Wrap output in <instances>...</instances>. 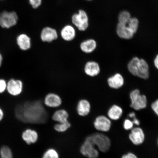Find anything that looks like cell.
<instances>
[{
  "instance_id": "36",
  "label": "cell",
  "mask_w": 158,
  "mask_h": 158,
  "mask_svg": "<svg viewBox=\"0 0 158 158\" xmlns=\"http://www.w3.org/2000/svg\"><path fill=\"white\" fill-rule=\"evenodd\" d=\"M3 61V56L1 54V53L0 52V68L2 64V63Z\"/></svg>"
},
{
  "instance_id": "33",
  "label": "cell",
  "mask_w": 158,
  "mask_h": 158,
  "mask_svg": "<svg viewBox=\"0 0 158 158\" xmlns=\"http://www.w3.org/2000/svg\"><path fill=\"white\" fill-rule=\"evenodd\" d=\"M151 108L154 113L158 116V99L155 100L152 103Z\"/></svg>"
},
{
  "instance_id": "32",
  "label": "cell",
  "mask_w": 158,
  "mask_h": 158,
  "mask_svg": "<svg viewBox=\"0 0 158 158\" xmlns=\"http://www.w3.org/2000/svg\"><path fill=\"white\" fill-rule=\"evenodd\" d=\"M7 82L5 79L0 78V94L4 92L7 89Z\"/></svg>"
},
{
  "instance_id": "3",
  "label": "cell",
  "mask_w": 158,
  "mask_h": 158,
  "mask_svg": "<svg viewBox=\"0 0 158 158\" xmlns=\"http://www.w3.org/2000/svg\"><path fill=\"white\" fill-rule=\"evenodd\" d=\"M89 136L99 151L106 153L109 151L111 147V142L108 136L102 133H97Z\"/></svg>"
},
{
  "instance_id": "30",
  "label": "cell",
  "mask_w": 158,
  "mask_h": 158,
  "mask_svg": "<svg viewBox=\"0 0 158 158\" xmlns=\"http://www.w3.org/2000/svg\"><path fill=\"white\" fill-rule=\"evenodd\" d=\"M28 1L30 5L34 9L39 8L43 3V0H28Z\"/></svg>"
},
{
  "instance_id": "25",
  "label": "cell",
  "mask_w": 158,
  "mask_h": 158,
  "mask_svg": "<svg viewBox=\"0 0 158 158\" xmlns=\"http://www.w3.org/2000/svg\"><path fill=\"white\" fill-rule=\"evenodd\" d=\"M139 23V21L138 19L135 17H131L127 25L128 28L134 34L137 32Z\"/></svg>"
},
{
  "instance_id": "6",
  "label": "cell",
  "mask_w": 158,
  "mask_h": 158,
  "mask_svg": "<svg viewBox=\"0 0 158 158\" xmlns=\"http://www.w3.org/2000/svg\"><path fill=\"white\" fill-rule=\"evenodd\" d=\"M18 20V16L15 11H4L0 14V26L2 28H11L17 24Z\"/></svg>"
},
{
  "instance_id": "27",
  "label": "cell",
  "mask_w": 158,
  "mask_h": 158,
  "mask_svg": "<svg viewBox=\"0 0 158 158\" xmlns=\"http://www.w3.org/2000/svg\"><path fill=\"white\" fill-rule=\"evenodd\" d=\"M0 158H13V154L11 150L7 146H3L0 150Z\"/></svg>"
},
{
  "instance_id": "24",
  "label": "cell",
  "mask_w": 158,
  "mask_h": 158,
  "mask_svg": "<svg viewBox=\"0 0 158 158\" xmlns=\"http://www.w3.org/2000/svg\"><path fill=\"white\" fill-rule=\"evenodd\" d=\"M131 18V15L129 12L127 11H121L118 16V23L127 25Z\"/></svg>"
},
{
  "instance_id": "10",
  "label": "cell",
  "mask_w": 158,
  "mask_h": 158,
  "mask_svg": "<svg viewBox=\"0 0 158 158\" xmlns=\"http://www.w3.org/2000/svg\"><path fill=\"white\" fill-rule=\"evenodd\" d=\"M128 138L131 143L135 146L143 144L145 139V135L143 128L138 126L134 127L130 130Z\"/></svg>"
},
{
  "instance_id": "20",
  "label": "cell",
  "mask_w": 158,
  "mask_h": 158,
  "mask_svg": "<svg viewBox=\"0 0 158 158\" xmlns=\"http://www.w3.org/2000/svg\"><path fill=\"white\" fill-rule=\"evenodd\" d=\"M22 137L23 141L29 145L36 143L38 139V134L34 130L28 129L23 132Z\"/></svg>"
},
{
  "instance_id": "26",
  "label": "cell",
  "mask_w": 158,
  "mask_h": 158,
  "mask_svg": "<svg viewBox=\"0 0 158 158\" xmlns=\"http://www.w3.org/2000/svg\"><path fill=\"white\" fill-rule=\"evenodd\" d=\"M71 127V124L69 121L63 123H59L55 124L54 129L58 132H64L67 131Z\"/></svg>"
},
{
  "instance_id": "35",
  "label": "cell",
  "mask_w": 158,
  "mask_h": 158,
  "mask_svg": "<svg viewBox=\"0 0 158 158\" xmlns=\"http://www.w3.org/2000/svg\"><path fill=\"white\" fill-rule=\"evenodd\" d=\"M154 63L156 68L158 69V54L156 56L154 60Z\"/></svg>"
},
{
  "instance_id": "14",
  "label": "cell",
  "mask_w": 158,
  "mask_h": 158,
  "mask_svg": "<svg viewBox=\"0 0 158 158\" xmlns=\"http://www.w3.org/2000/svg\"><path fill=\"white\" fill-rule=\"evenodd\" d=\"M63 100L60 95L56 93L51 92L44 97L43 102L45 106L50 108H57L62 105Z\"/></svg>"
},
{
  "instance_id": "7",
  "label": "cell",
  "mask_w": 158,
  "mask_h": 158,
  "mask_svg": "<svg viewBox=\"0 0 158 158\" xmlns=\"http://www.w3.org/2000/svg\"><path fill=\"white\" fill-rule=\"evenodd\" d=\"M59 37L58 30L50 26H45L41 29L40 37L43 43H50L57 40Z\"/></svg>"
},
{
  "instance_id": "22",
  "label": "cell",
  "mask_w": 158,
  "mask_h": 158,
  "mask_svg": "<svg viewBox=\"0 0 158 158\" xmlns=\"http://www.w3.org/2000/svg\"><path fill=\"white\" fill-rule=\"evenodd\" d=\"M68 112L64 110H56L52 116V119L59 123H64L68 121L69 118Z\"/></svg>"
},
{
  "instance_id": "38",
  "label": "cell",
  "mask_w": 158,
  "mask_h": 158,
  "mask_svg": "<svg viewBox=\"0 0 158 158\" xmlns=\"http://www.w3.org/2000/svg\"><path fill=\"white\" fill-rule=\"evenodd\" d=\"M85 1H92V0H85Z\"/></svg>"
},
{
  "instance_id": "19",
  "label": "cell",
  "mask_w": 158,
  "mask_h": 158,
  "mask_svg": "<svg viewBox=\"0 0 158 158\" xmlns=\"http://www.w3.org/2000/svg\"><path fill=\"white\" fill-rule=\"evenodd\" d=\"M107 82L110 88L117 89L123 85L124 80L121 74L116 73L108 79Z\"/></svg>"
},
{
  "instance_id": "4",
  "label": "cell",
  "mask_w": 158,
  "mask_h": 158,
  "mask_svg": "<svg viewBox=\"0 0 158 158\" xmlns=\"http://www.w3.org/2000/svg\"><path fill=\"white\" fill-rule=\"evenodd\" d=\"M130 98L131 103L130 106L135 110H143L147 108L148 101L147 97L140 94V91L136 89L130 93Z\"/></svg>"
},
{
  "instance_id": "37",
  "label": "cell",
  "mask_w": 158,
  "mask_h": 158,
  "mask_svg": "<svg viewBox=\"0 0 158 158\" xmlns=\"http://www.w3.org/2000/svg\"><path fill=\"white\" fill-rule=\"evenodd\" d=\"M3 116V112L2 110L0 108V121L2 119Z\"/></svg>"
},
{
  "instance_id": "1",
  "label": "cell",
  "mask_w": 158,
  "mask_h": 158,
  "mask_svg": "<svg viewBox=\"0 0 158 158\" xmlns=\"http://www.w3.org/2000/svg\"><path fill=\"white\" fill-rule=\"evenodd\" d=\"M15 117L23 123L43 124L47 122L48 114L40 99L27 101L19 104L15 109Z\"/></svg>"
},
{
  "instance_id": "34",
  "label": "cell",
  "mask_w": 158,
  "mask_h": 158,
  "mask_svg": "<svg viewBox=\"0 0 158 158\" xmlns=\"http://www.w3.org/2000/svg\"><path fill=\"white\" fill-rule=\"evenodd\" d=\"M121 158H138L137 156L135 153L131 152L124 154L122 156Z\"/></svg>"
},
{
  "instance_id": "29",
  "label": "cell",
  "mask_w": 158,
  "mask_h": 158,
  "mask_svg": "<svg viewBox=\"0 0 158 158\" xmlns=\"http://www.w3.org/2000/svg\"><path fill=\"white\" fill-rule=\"evenodd\" d=\"M134 124L132 120L130 118H126L123 123V127L126 131L131 130L134 127Z\"/></svg>"
},
{
  "instance_id": "2",
  "label": "cell",
  "mask_w": 158,
  "mask_h": 158,
  "mask_svg": "<svg viewBox=\"0 0 158 158\" xmlns=\"http://www.w3.org/2000/svg\"><path fill=\"white\" fill-rule=\"evenodd\" d=\"M70 23L80 32L86 31L90 27L88 15L84 9L79 10L72 15Z\"/></svg>"
},
{
  "instance_id": "16",
  "label": "cell",
  "mask_w": 158,
  "mask_h": 158,
  "mask_svg": "<svg viewBox=\"0 0 158 158\" xmlns=\"http://www.w3.org/2000/svg\"><path fill=\"white\" fill-rule=\"evenodd\" d=\"M91 104L89 101L85 98H82L78 100L77 104V110L79 115L85 116L89 114Z\"/></svg>"
},
{
  "instance_id": "17",
  "label": "cell",
  "mask_w": 158,
  "mask_h": 158,
  "mask_svg": "<svg viewBox=\"0 0 158 158\" xmlns=\"http://www.w3.org/2000/svg\"><path fill=\"white\" fill-rule=\"evenodd\" d=\"M123 110L121 106L116 104H114L108 109L107 116L110 119L113 121H117L122 117Z\"/></svg>"
},
{
  "instance_id": "12",
  "label": "cell",
  "mask_w": 158,
  "mask_h": 158,
  "mask_svg": "<svg viewBox=\"0 0 158 158\" xmlns=\"http://www.w3.org/2000/svg\"><path fill=\"white\" fill-rule=\"evenodd\" d=\"M101 67L99 64L96 60L87 61L84 65V72L86 76L90 77H98L100 73Z\"/></svg>"
},
{
  "instance_id": "9",
  "label": "cell",
  "mask_w": 158,
  "mask_h": 158,
  "mask_svg": "<svg viewBox=\"0 0 158 158\" xmlns=\"http://www.w3.org/2000/svg\"><path fill=\"white\" fill-rule=\"evenodd\" d=\"M24 88V83L20 79L11 78L7 82L6 90L13 96H17L21 94Z\"/></svg>"
},
{
  "instance_id": "18",
  "label": "cell",
  "mask_w": 158,
  "mask_h": 158,
  "mask_svg": "<svg viewBox=\"0 0 158 158\" xmlns=\"http://www.w3.org/2000/svg\"><path fill=\"white\" fill-rule=\"evenodd\" d=\"M116 33L120 38L129 40L133 38L134 33L132 32L127 25L118 23L116 27Z\"/></svg>"
},
{
  "instance_id": "39",
  "label": "cell",
  "mask_w": 158,
  "mask_h": 158,
  "mask_svg": "<svg viewBox=\"0 0 158 158\" xmlns=\"http://www.w3.org/2000/svg\"><path fill=\"white\" fill-rule=\"evenodd\" d=\"M157 145L158 146V139H157Z\"/></svg>"
},
{
  "instance_id": "15",
  "label": "cell",
  "mask_w": 158,
  "mask_h": 158,
  "mask_svg": "<svg viewBox=\"0 0 158 158\" xmlns=\"http://www.w3.org/2000/svg\"><path fill=\"white\" fill-rule=\"evenodd\" d=\"M97 41L95 39L89 38L82 41L79 45V48L83 53L90 54L94 52L98 48Z\"/></svg>"
},
{
  "instance_id": "8",
  "label": "cell",
  "mask_w": 158,
  "mask_h": 158,
  "mask_svg": "<svg viewBox=\"0 0 158 158\" xmlns=\"http://www.w3.org/2000/svg\"><path fill=\"white\" fill-rule=\"evenodd\" d=\"M77 31V30L72 23H66L63 26L59 31V36L66 42H71L76 38Z\"/></svg>"
},
{
  "instance_id": "21",
  "label": "cell",
  "mask_w": 158,
  "mask_h": 158,
  "mask_svg": "<svg viewBox=\"0 0 158 158\" xmlns=\"http://www.w3.org/2000/svg\"><path fill=\"white\" fill-rule=\"evenodd\" d=\"M149 75V67L146 61L140 59L138 65L137 76L143 79H147Z\"/></svg>"
},
{
  "instance_id": "5",
  "label": "cell",
  "mask_w": 158,
  "mask_h": 158,
  "mask_svg": "<svg viewBox=\"0 0 158 158\" xmlns=\"http://www.w3.org/2000/svg\"><path fill=\"white\" fill-rule=\"evenodd\" d=\"M80 152L82 155L88 158H98L99 155V151L93 143L89 135L85 139L81 146Z\"/></svg>"
},
{
  "instance_id": "23",
  "label": "cell",
  "mask_w": 158,
  "mask_h": 158,
  "mask_svg": "<svg viewBox=\"0 0 158 158\" xmlns=\"http://www.w3.org/2000/svg\"><path fill=\"white\" fill-rule=\"evenodd\" d=\"M139 60L140 59L138 57H134L128 64L127 68L128 71L134 76H137Z\"/></svg>"
},
{
  "instance_id": "13",
  "label": "cell",
  "mask_w": 158,
  "mask_h": 158,
  "mask_svg": "<svg viewBox=\"0 0 158 158\" xmlns=\"http://www.w3.org/2000/svg\"><path fill=\"white\" fill-rule=\"evenodd\" d=\"M16 43L20 50L23 52L29 50L32 47L31 37L26 33H22L18 35Z\"/></svg>"
},
{
  "instance_id": "31",
  "label": "cell",
  "mask_w": 158,
  "mask_h": 158,
  "mask_svg": "<svg viewBox=\"0 0 158 158\" xmlns=\"http://www.w3.org/2000/svg\"><path fill=\"white\" fill-rule=\"evenodd\" d=\"M128 117L133 122L134 125L137 126L140 125V120L136 117V114L135 112H130L128 114Z\"/></svg>"
},
{
  "instance_id": "28",
  "label": "cell",
  "mask_w": 158,
  "mask_h": 158,
  "mask_svg": "<svg viewBox=\"0 0 158 158\" xmlns=\"http://www.w3.org/2000/svg\"><path fill=\"white\" fill-rule=\"evenodd\" d=\"M42 158H59V156L56 150L53 148H50L45 152Z\"/></svg>"
},
{
  "instance_id": "11",
  "label": "cell",
  "mask_w": 158,
  "mask_h": 158,
  "mask_svg": "<svg viewBox=\"0 0 158 158\" xmlns=\"http://www.w3.org/2000/svg\"><path fill=\"white\" fill-rule=\"evenodd\" d=\"M112 121L108 116L99 115L97 117L94 123L95 128L101 132L109 131L112 127Z\"/></svg>"
}]
</instances>
